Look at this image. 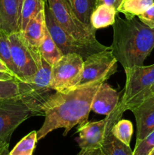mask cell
I'll return each mask as SVG.
<instances>
[{"label": "cell", "mask_w": 154, "mask_h": 155, "mask_svg": "<svg viewBox=\"0 0 154 155\" xmlns=\"http://www.w3.org/2000/svg\"><path fill=\"white\" fill-rule=\"evenodd\" d=\"M117 11L114 7L102 4L97 5L91 15L90 23L95 30L113 26Z\"/></svg>", "instance_id": "16"}, {"label": "cell", "mask_w": 154, "mask_h": 155, "mask_svg": "<svg viewBox=\"0 0 154 155\" xmlns=\"http://www.w3.org/2000/svg\"><path fill=\"white\" fill-rule=\"evenodd\" d=\"M23 155H33V154H23Z\"/></svg>", "instance_id": "34"}, {"label": "cell", "mask_w": 154, "mask_h": 155, "mask_svg": "<svg viewBox=\"0 0 154 155\" xmlns=\"http://www.w3.org/2000/svg\"><path fill=\"white\" fill-rule=\"evenodd\" d=\"M150 93H151V95H153V96H154V86H152V88H151Z\"/></svg>", "instance_id": "32"}, {"label": "cell", "mask_w": 154, "mask_h": 155, "mask_svg": "<svg viewBox=\"0 0 154 155\" xmlns=\"http://www.w3.org/2000/svg\"><path fill=\"white\" fill-rule=\"evenodd\" d=\"M124 71L125 83L118 104V108L122 113L131 110L151 95V88L154 86V64L134 66Z\"/></svg>", "instance_id": "4"}, {"label": "cell", "mask_w": 154, "mask_h": 155, "mask_svg": "<svg viewBox=\"0 0 154 155\" xmlns=\"http://www.w3.org/2000/svg\"><path fill=\"white\" fill-rule=\"evenodd\" d=\"M17 4H18V12H19V21H20V16H21V8H22L23 3H24V0H16Z\"/></svg>", "instance_id": "31"}, {"label": "cell", "mask_w": 154, "mask_h": 155, "mask_svg": "<svg viewBox=\"0 0 154 155\" xmlns=\"http://www.w3.org/2000/svg\"><path fill=\"white\" fill-rule=\"evenodd\" d=\"M43 1H44V2H45V3H47V1H48V0H43Z\"/></svg>", "instance_id": "35"}, {"label": "cell", "mask_w": 154, "mask_h": 155, "mask_svg": "<svg viewBox=\"0 0 154 155\" xmlns=\"http://www.w3.org/2000/svg\"><path fill=\"white\" fill-rule=\"evenodd\" d=\"M51 66L42 58L38 71L24 80H18L19 98L32 116H43L42 107L55 92L51 86Z\"/></svg>", "instance_id": "3"}, {"label": "cell", "mask_w": 154, "mask_h": 155, "mask_svg": "<svg viewBox=\"0 0 154 155\" xmlns=\"http://www.w3.org/2000/svg\"><path fill=\"white\" fill-rule=\"evenodd\" d=\"M45 7V2L43 0H24L20 16L19 31H24L30 20L44 10Z\"/></svg>", "instance_id": "18"}, {"label": "cell", "mask_w": 154, "mask_h": 155, "mask_svg": "<svg viewBox=\"0 0 154 155\" xmlns=\"http://www.w3.org/2000/svg\"><path fill=\"white\" fill-rule=\"evenodd\" d=\"M79 19L85 24H90L91 15L97 5L98 0H67Z\"/></svg>", "instance_id": "21"}, {"label": "cell", "mask_w": 154, "mask_h": 155, "mask_svg": "<svg viewBox=\"0 0 154 155\" xmlns=\"http://www.w3.org/2000/svg\"><path fill=\"white\" fill-rule=\"evenodd\" d=\"M117 62L110 48L91 54L83 62L78 86L98 80H107L117 71Z\"/></svg>", "instance_id": "10"}, {"label": "cell", "mask_w": 154, "mask_h": 155, "mask_svg": "<svg viewBox=\"0 0 154 155\" xmlns=\"http://www.w3.org/2000/svg\"><path fill=\"white\" fill-rule=\"evenodd\" d=\"M46 28L44 9L30 20L24 31L21 32L25 42L36 55H40L39 47L45 36Z\"/></svg>", "instance_id": "14"}, {"label": "cell", "mask_w": 154, "mask_h": 155, "mask_svg": "<svg viewBox=\"0 0 154 155\" xmlns=\"http://www.w3.org/2000/svg\"><path fill=\"white\" fill-rule=\"evenodd\" d=\"M111 133L119 141L130 146L133 134L132 123L128 120H119L113 127Z\"/></svg>", "instance_id": "22"}, {"label": "cell", "mask_w": 154, "mask_h": 155, "mask_svg": "<svg viewBox=\"0 0 154 155\" xmlns=\"http://www.w3.org/2000/svg\"><path fill=\"white\" fill-rule=\"evenodd\" d=\"M141 22L151 28H154V2L145 12L137 16Z\"/></svg>", "instance_id": "27"}, {"label": "cell", "mask_w": 154, "mask_h": 155, "mask_svg": "<svg viewBox=\"0 0 154 155\" xmlns=\"http://www.w3.org/2000/svg\"><path fill=\"white\" fill-rule=\"evenodd\" d=\"M122 1H123V0H98V1H97V5L105 4L107 5L113 6V7H114L116 9V11H117L118 8L120 5L121 3L122 2Z\"/></svg>", "instance_id": "28"}, {"label": "cell", "mask_w": 154, "mask_h": 155, "mask_svg": "<svg viewBox=\"0 0 154 155\" xmlns=\"http://www.w3.org/2000/svg\"><path fill=\"white\" fill-rule=\"evenodd\" d=\"M8 40L17 80H24L34 75L42 63V57L29 47L21 32L9 34Z\"/></svg>", "instance_id": "9"}, {"label": "cell", "mask_w": 154, "mask_h": 155, "mask_svg": "<svg viewBox=\"0 0 154 155\" xmlns=\"http://www.w3.org/2000/svg\"><path fill=\"white\" fill-rule=\"evenodd\" d=\"M122 113L118 106L104 119L99 121H88L80 124L78 128V138L75 141L81 150L101 148L103 142L117 121L121 120Z\"/></svg>", "instance_id": "8"}, {"label": "cell", "mask_w": 154, "mask_h": 155, "mask_svg": "<svg viewBox=\"0 0 154 155\" xmlns=\"http://www.w3.org/2000/svg\"><path fill=\"white\" fill-rule=\"evenodd\" d=\"M104 82L98 80L66 92H54L42 107L45 121L37 131V140L61 128L65 136L75 126L87 122L94 96Z\"/></svg>", "instance_id": "1"}, {"label": "cell", "mask_w": 154, "mask_h": 155, "mask_svg": "<svg viewBox=\"0 0 154 155\" xmlns=\"http://www.w3.org/2000/svg\"><path fill=\"white\" fill-rule=\"evenodd\" d=\"M101 150L104 155H132L130 146L116 139L110 132L103 142Z\"/></svg>", "instance_id": "20"}, {"label": "cell", "mask_w": 154, "mask_h": 155, "mask_svg": "<svg viewBox=\"0 0 154 155\" xmlns=\"http://www.w3.org/2000/svg\"><path fill=\"white\" fill-rule=\"evenodd\" d=\"M0 59L5 63L8 68L11 71L14 77L16 78L15 68L12 61L10 43L8 40V34L2 30H0Z\"/></svg>", "instance_id": "25"}, {"label": "cell", "mask_w": 154, "mask_h": 155, "mask_svg": "<svg viewBox=\"0 0 154 155\" xmlns=\"http://www.w3.org/2000/svg\"><path fill=\"white\" fill-rule=\"evenodd\" d=\"M8 147L9 146H0V155L8 154Z\"/></svg>", "instance_id": "30"}, {"label": "cell", "mask_w": 154, "mask_h": 155, "mask_svg": "<svg viewBox=\"0 0 154 155\" xmlns=\"http://www.w3.org/2000/svg\"><path fill=\"white\" fill-rule=\"evenodd\" d=\"M119 94L116 89L104 82L97 90L91 103V110L101 115H108L119 104Z\"/></svg>", "instance_id": "13"}, {"label": "cell", "mask_w": 154, "mask_h": 155, "mask_svg": "<svg viewBox=\"0 0 154 155\" xmlns=\"http://www.w3.org/2000/svg\"><path fill=\"white\" fill-rule=\"evenodd\" d=\"M12 99H20L17 79L0 80V102Z\"/></svg>", "instance_id": "24"}, {"label": "cell", "mask_w": 154, "mask_h": 155, "mask_svg": "<svg viewBox=\"0 0 154 155\" xmlns=\"http://www.w3.org/2000/svg\"><path fill=\"white\" fill-rule=\"evenodd\" d=\"M154 0H123L117 9V13H122L127 19L137 17L146 10Z\"/></svg>", "instance_id": "19"}, {"label": "cell", "mask_w": 154, "mask_h": 155, "mask_svg": "<svg viewBox=\"0 0 154 155\" xmlns=\"http://www.w3.org/2000/svg\"><path fill=\"white\" fill-rule=\"evenodd\" d=\"M148 155H154V148L152 150V151H150V153H149V154Z\"/></svg>", "instance_id": "33"}, {"label": "cell", "mask_w": 154, "mask_h": 155, "mask_svg": "<svg viewBox=\"0 0 154 155\" xmlns=\"http://www.w3.org/2000/svg\"><path fill=\"white\" fill-rule=\"evenodd\" d=\"M0 30L8 35L19 31V12L16 0H0Z\"/></svg>", "instance_id": "15"}, {"label": "cell", "mask_w": 154, "mask_h": 155, "mask_svg": "<svg viewBox=\"0 0 154 155\" xmlns=\"http://www.w3.org/2000/svg\"><path fill=\"white\" fill-rule=\"evenodd\" d=\"M154 148V130L135 144L132 155H148Z\"/></svg>", "instance_id": "26"}, {"label": "cell", "mask_w": 154, "mask_h": 155, "mask_svg": "<svg viewBox=\"0 0 154 155\" xmlns=\"http://www.w3.org/2000/svg\"><path fill=\"white\" fill-rule=\"evenodd\" d=\"M39 53L42 58L51 66H53L63 55L47 28L43 40L39 47Z\"/></svg>", "instance_id": "17"}, {"label": "cell", "mask_w": 154, "mask_h": 155, "mask_svg": "<svg viewBox=\"0 0 154 155\" xmlns=\"http://www.w3.org/2000/svg\"><path fill=\"white\" fill-rule=\"evenodd\" d=\"M37 140V131L30 132L29 134L24 136L14 148L9 152V155H23L33 154L36 148Z\"/></svg>", "instance_id": "23"}, {"label": "cell", "mask_w": 154, "mask_h": 155, "mask_svg": "<svg viewBox=\"0 0 154 155\" xmlns=\"http://www.w3.org/2000/svg\"><path fill=\"white\" fill-rule=\"evenodd\" d=\"M84 59L75 53L63 54L51 66V86L55 92H63L77 87L81 79Z\"/></svg>", "instance_id": "7"}, {"label": "cell", "mask_w": 154, "mask_h": 155, "mask_svg": "<svg viewBox=\"0 0 154 155\" xmlns=\"http://www.w3.org/2000/svg\"><path fill=\"white\" fill-rule=\"evenodd\" d=\"M45 15L47 29L63 54L75 53L81 55L85 60L91 54L110 48V46L103 45L98 41L91 42H82L68 34L55 21L47 3H45Z\"/></svg>", "instance_id": "5"}, {"label": "cell", "mask_w": 154, "mask_h": 155, "mask_svg": "<svg viewBox=\"0 0 154 155\" xmlns=\"http://www.w3.org/2000/svg\"><path fill=\"white\" fill-rule=\"evenodd\" d=\"M48 6L54 19L65 32L82 42H97L96 30L82 22L67 0H48Z\"/></svg>", "instance_id": "6"}, {"label": "cell", "mask_w": 154, "mask_h": 155, "mask_svg": "<svg viewBox=\"0 0 154 155\" xmlns=\"http://www.w3.org/2000/svg\"><path fill=\"white\" fill-rule=\"evenodd\" d=\"M30 116L31 112L20 99L0 102V146H9L14 130Z\"/></svg>", "instance_id": "11"}, {"label": "cell", "mask_w": 154, "mask_h": 155, "mask_svg": "<svg viewBox=\"0 0 154 155\" xmlns=\"http://www.w3.org/2000/svg\"><path fill=\"white\" fill-rule=\"evenodd\" d=\"M110 50L124 70L143 65L154 48V28L133 18L116 17Z\"/></svg>", "instance_id": "2"}, {"label": "cell", "mask_w": 154, "mask_h": 155, "mask_svg": "<svg viewBox=\"0 0 154 155\" xmlns=\"http://www.w3.org/2000/svg\"><path fill=\"white\" fill-rule=\"evenodd\" d=\"M131 111L134 114L137 124L136 143L144 139L154 130V96L149 95Z\"/></svg>", "instance_id": "12"}, {"label": "cell", "mask_w": 154, "mask_h": 155, "mask_svg": "<svg viewBox=\"0 0 154 155\" xmlns=\"http://www.w3.org/2000/svg\"><path fill=\"white\" fill-rule=\"evenodd\" d=\"M0 72L7 73V74H11V75H12L14 77V75L12 74L11 71H10V69L8 68L7 65L5 64V62L3 61L2 60H1V59H0ZM14 78H15V77H14Z\"/></svg>", "instance_id": "29"}, {"label": "cell", "mask_w": 154, "mask_h": 155, "mask_svg": "<svg viewBox=\"0 0 154 155\" xmlns=\"http://www.w3.org/2000/svg\"><path fill=\"white\" fill-rule=\"evenodd\" d=\"M8 155H9V154H8Z\"/></svg>", "instance_id": "36"}]
</instances>
